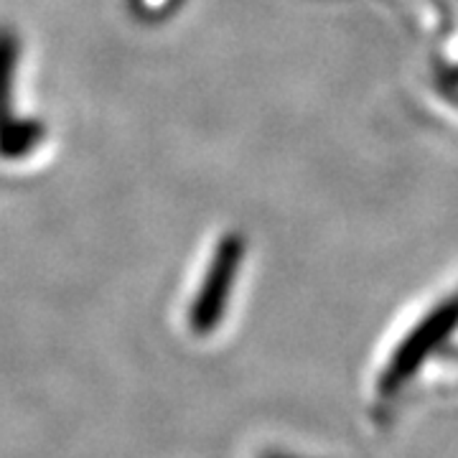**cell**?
<instances>
[{"label":"cell","instance_id":"3957f363","mask_svg":"<svg viewBox=\"0 0 458 458\" xmlns=\"http://www.w3.org/2000/svg\"><path fill=\"white\" fill-rule=\"evenodd\" d=\"M242 250H245L242 237H237V234H227L214 250L207 278L201 283L197 301L191 306V327L197 328L199 334L212 331L227 311L229 293L234 288L237 270L242 262Z\"/></svg>","mask_w":458,"mask_h":458},{"label":"cell","instance_id":"7a4b0ae2","mask_svg":"<svg viewBox=\"0 0 458 458\" xmlns=\"http://www.w3.org/2000/svg\"><path fill=\"white\" fill-rule=\"evenodd\" d=\"M18 38L0 26V156L21 158L44 140V125L13 117V82H16Z\"/></svg>","mask_w":458,"mask_h":458},{"label":"cell","instance_id":"6da1fadb","mask_svg":"<svg viewBox=\"0 0 458 458\" xmlns=\"http://www.w3.org/2000/svg\"><path fill=\"white\" fill-rule=\"evenodd\" d=\"M458 328V293L445 298L394 349L390 364L379 375V393L394 394L405 387L423 361Z\"/></svg>","mask_w":458,"mask_h":458},{"label":"cell","instance_id":"277c9868","mask_svg":"<svg viewBox=\"0 0 458 458\" xmlns=\"http://www.w3.org/2000/svg\"><path fill=\"white\" fill-rule=\"evenodd\" d=\"M262 458H298V456H285V454H267V456Z\"/></svg>","mask_w":458,"mask_h":458}]
</instances>
